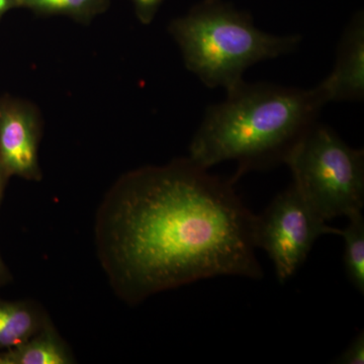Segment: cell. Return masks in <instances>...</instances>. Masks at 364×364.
<instances>
[{"mask_svg":"<svg viewBox=\"0 0 364 364\" xmlns=\"http://www.w3.org/2000/svg\"><path fill=\"white\" fill-rule=\"evenodd\" d=\"M30 6L54 11H75L85 9L91 0H25Z\"/></svg>","mask_w":364,"mask_h":364,"instance_id":"obj_11","label":"cell"},{"mask_svg":"<svg viewBox=\"0 0 364 364\" xmlns=\"http://www.w3.org/2000/svg\"><path fill=\"white\" fill-rule=\"evenodd\" d=\"M9 177L11 176L7 174L6 170L0 164V203H1L2 198H4V189H6L7 179Z\"/></svg>","mask_w":364,"mask_h":364,"instance_id":"obj_15","label":"cell"},{"mask_svg":"<svg viewBox=\"0 0 364 364\" xmlns=\"http://www.w3.org/2000/svg\"><path fill=\"white\" fill-rule=\"evenodd\" d=\"M339 364H363L364 363V334L359 333L350 344L347 346L339 358H336Z\"/></svg>","mask_w":364,"mask_h":364,"instance_id":"obj_12","label":"cell"},{"mask_svg":"<svg viewBox=\"0 0 364 364\" xmlns=\"http://www.w3.org/2000/svg\"><path fill=\"white\" fill-rule=\"evenodd\" d=\"M329 102L364 97V20L358 14L345 28L331 73L320 83Z\"/></svg>","mask_w":364,"mask_h":364,"instance_id":"obj_7","label":"cell"},{"mask_svg":"<svg viewBox=\"0 0 364 364\" xmlns=\"http://www.w3.org/2000/svg\"><path fill=\"white\" fill-rule=\"evenodd\" d=\"M134 1L136 2V6L140 9L141 13H142L146 18H149L150 14L155 11L158 4H159L161 0H134Z\"/></svg>","mask_w":364,"mask_h":364,"instance_id":"obj_13","label":"cell"},{"mask_svg":"<svg viewBox=\"0 0 364 364\" xmlns=\"http://www.w3.org/2000/svg\"><path fill=\"white\" fill-rule=\"evenodd\" d=\"M37 124L26 107L9 100L0 102V164L9 176L38 181Z\"/></svg>","mask_w":364,"mask_h":364,"instance_id":"obj_6","label":"cell"},{"mask_svg":"<svg viewBox=\"0 0 364 364\" xmlns=\"http://www.w3.org/2000/svg\"><path fill=\"white\" fill-rule=\"evenodd\" d=\"M11 280V274L0 255V287L6 286Z\"/></svg>","mask_w":364,"mask_h":364,"instance_id":"obj_14","label":"cell"},{"mask_svg":"<svg viewBox=\"0 0 364 364\" xmlns=\"http://www.w3.org/2000/svg\"><path fill=\"white\" fill-rule=\"evenodd\" d=\"M73 354L58 332L47 323L37 334L18 346L0 351V364H71Z\"/></svg>","mask_w":364,"mask_h":364,"instance_id":"obj_8","label":"cell"},{"mask_svg":"<svg viewBox=\"0 0 364 364\" xmlns=\"http://www.w3.org/2000/svg\"><path fill=\"white\" fill-rule=\"evenodd\" d=\"M284 163L294 188L325 222L363 212L364 151L347 145L329 127L314 124Z\"/></svg>","mask_w":364,"mask_h":364,"instance_id":"obj_4","label":"cell"},{"mask_svg":"<svg viewBox=\"0 0 364 364\" xmlns=\"http://www.w3.org/2000/svg\"><path fill=\"white\" fill-rule=\"evenodd\" d=\"M224 102L208 107L189 148V159L210 169L236 161L238 172L284 163L329 104L320 85L311 90L242 80Z\"/></svg>","mask_w":364,"mask_h":364,"instance_id":"obj_2","label":"cell"},{"mask_svg":"<svg viewBox=\"0 0 364 364\" xmlns=\"http://www.w3.org/2000/svg\"><path fill=\"white\" fill-rule=\"evenodd\" d=\"M11 2H13V0H0V16L9 9Z\"/></svg>","mask_w":364,"mask_h":364,"instance_id":"obj_16","label":"cell"},{"mask_svg":"<svg viewBox=\"0 0 364 364\" xmlns=\"http://www.w3.org/2000/svg\"><path fill=\"white\" fill-rule=\"evenodd\" d=\"M339 233L340 229L318 217L291 183L256 215L254 243L267 253L277 279L284 282L304 264L321 236Z\"/></svg>","mask_w":364,"mask_h":364,"instance_id":"obj_5","label":"cell"},{"mask_svg":"<svg viewBox=\"0 0 364 364\" xmlns=\"http://www.w3.org/2000/svg\"><path fill=\"white\" fill-rule=\"evenodd\" d=\"M348 224L340 229L344 240V267L347 277L358 293L364 294V219L363 212L347 217Z\"/></svg>","mask_w":364,"mask_h":364,"instance_id":"obj_10","label":"cell"},{"mask_svg":"<svg viewBox=\"0 0 364 364\" xmlns=\"http://www.w3.org/2000/svg\"><path fill=\"white\" fill-rule=\"evenodd\" d=\"M186 67L208 87L228 90L254 64L294 52L299 35H273L245 14L221 4L198 7L171 26Z\"/></svg>","mask_w":364,"mask_h":364,"instance_id":"obj_3","label":"cell"},{"mask_svg":"<svg viewBox=\"0 0 364 364\" xmlns=\"http://www.w3.org/2000/svg\"><path fill=\"white\" fill-rule=\"evenodd\" d=\"M49 321L35 304L0 299V351L23 343Z\"/></svg>","mask_w":364,"mask_h":364,"instance_id":"obj_9","label":"cell"},{"mask_svg":"<svg viewBox=\"0 0 364 364\" xmlns=\"http://www.w3.org/2000/svg\"><path fill=\"white\" fill-rule=\"evenodd\" d=\"M188 159L136 171L98 208L95 243L117 296L131 305L217 277H263L256 215L234 181Z\"/></svg>","mask_w":364,"mask_h":364,"instance_id":"obj_1","label":"cell"}]
</instances>
